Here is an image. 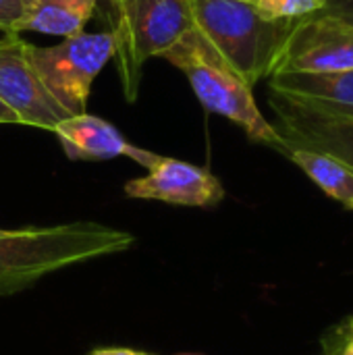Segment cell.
Instances as JSON below:
<instances>
[{
    "label": "cell",
    "mask_w": 353,
    "mask_h": 355,
    "mask_svg": "<svg viewBox=\"0 0 353 355\" xmlns=\"http://www.w3.org/2000/svg\"><path fill=\"white\" fill-rule=\"evenodd\" d=\"M0 100L15 110L21 125L46 131L71 116L40 81L29 58V42L19 33L0 40Z\"/></svg>",
    "instance_id": "cell-8"
},
{
    "label": "cell",
    "mask_w": 353,
    "mask_h": 355,
    "mask_svg": "<svg viewBox=\"0 0 353 355\" xmlns=\"http://www.w3.org/2000/svg\"><path fill=\"white\" fill-rule=\"evenodd\" d=\"M285 156L298 164L327 196L343 204V208L353 210V171L350 166L327 154L304 148H289Z\"/></svg>",
    "instance_id": "cell-13"
},
{
    "label": "cell",
    "mask_w": 353,
    "mask_h": 355,
    "mask_svg": "<svg viewBox=\"0 0 353 355\" xmlns=\"http://www.w3.org/2000/svg\"><path fill=\"white\" fill-rule=\"evenodd\" d=\"M114 40L117 73L123 94L133 102L139 94L144 64L164 56L191 27L189 0H106Z\"/></svg>",
    "instance_id": "cell-4"
},
{
    "label": "cell",
    "mask_w": 353,
    "mask_h": 355,
    "mask_svg": "<svg viewBox=\"0 0 353 355\" xmlns=\"http://www.w3.org/2000/svg\"><path fill=\"white\" fill-rule=\"evenodd\" d=\"M353 69V27L316 12L302 19L287 35L275 73H333Z\"/></svg>",
    "instance_id": "cell-6"
},
{
    "label": "cell",
    "mask_w": 353,
    "mask_h": 355,
    "mask_svg": "<svg viewBox=\"0 0 353 355\" xmlns=\"http://www.w3.org/2000/svg\"><path fill=\"white\" fill-rule=\"evenodd\" d=\"M135 243L127 231L100 223H67L0 231V295L23 291L60 268L121 254Z\"/></svg>",
    "instance_id": "cell-1"
},
{
    "label": "cell",
    "mask_w": 353,
    "mask_h": 355,
    "mask_svg": "<svg viewBox=\"0 0 353 355\" xmlns=\"http://www.w3.org/2000/svg\"><path fill=\"white\" fill-rule=\"evenodd\" d=\"M21 17L17 33L37 31L46 35L71 37L83 31L98 0H19Z\"/></svg>",
    "instance_id": "cell-12"
},
{
    "label": "cell",
    "mask_w": 353,
    "mask_h": 355,
    "mask_svg": "<svg viewBox=\"0 0 353 355\" xmlns=\"http://www.w3.org/2000/svg\"><path fill=\"white\" fill-rule=\"evenodd\" d=\"M268 85L270 92L353 119V69L333 73H275Z\"/></svg>",
    "instance_id": "cell-11"
},
{
    "label": "cell",
    "mask_w": 353,
    "mask_h": 355,
    "mask_svg": "<svg viewBox=\"0 0 353 355\" xmlns=\"http://www.w3.org/2000/svg\"><path fill=\"white\" fill-rule=\"evenodd\" d=\"M337 329H341L343 333H350V335H353V314L352 316H347V318H345Z\"/></svg>",
    "instance_id": "cell-19"
},
{
    "label": "cell",
    "mask_w": 353,
    "mask_h": 355,
    "mask_svg": "<svg viewBox=\"0 0 353 355\" xmlns=\"http://www.w3.org/2000/svg\"><path fill=\"white\" fill-rule=\"evenodd\" d=\"M254 4L270 21L306 19L325 8V0H254Z\"/></svg>",
    "instance_id": "cell-14"
},
{
    "label": "cell",
    "mask_w": 353,
    "mask_h": 355,
    "mask_svg": "<svg viewBox=\"0 0 353 355\" xmlns=\"http://www.w3.org/2000/svg\"><path fill=\"white\" fill-rule=\"evenodd\" d=\"M320 12L335 17L353 27V0H325V8Z\"/></svg>",
    "instance_id": "cell-16"
},
{
    "label": "cell",
    "mask_w": 353,
    "mask_h": 355,
    "mask_svg": "<svg viewBox=\"0 0 353 355\" xmlns=\"http://www.w3.org/2000/svg\"><path fill=\"white\" fill-rule=\"evenodd\" d=\"M189 2L193 29L250 87L270 77L287 35L302 21H270L248 0Z\"/></svg>",
    "instance_id": "cell-2"
},
{
    "label": "cell",
    "mask_w": 353,
    "mask_h": 355,
    "mask_svg": "<svg viewBox=\"0 0 353 355\" xmlns=\"http://www.w3.org/2000/svg\"><path fill=\"white\" fill-rule=\"evenodd\" d=\"M189 81L193 94L214 114L239 125L256 144L285 152V141L260 112L252 87L191 27L164 56Z\"/></svg>",
    "instance_id": "cell-3"
},
{
    "label": "cell",
    "mask_w": 353,
    "mask_h": 355,
    "mask_svg": "<svg viewBox=\"0 0 353 355\" xmlns=\"http://www.w3.org/2000/svg\"><path fill=\"white\" fill-rule=\"evenodd\" d=\"M52 133L58 137L64 154L71 160H110L117 156H127L150 168L158 158V154L131 146L108 121L87 112L60 121Z\"/></svg>",
    "instance_id": "cell-10"
},
{
    "label": "cell",
    "mask_w": 353,
    "mask_h": 355,
    "mask_svg": "<svg viewBox=\"0 0 353 355\" xmlns=\"http://www.w3.org/2000/svg\"><path fill=\"white\" fill-rule=\"evenodd\" d=\"M0 125H21V121L15 114V110L8 108L2 100H0Z\"/></svg>",
    "instance_id": "cell-18"
},
{
    "label": "cell",
    "mask_w": 353,
    "mask_h": 355,
    "mask_svg": "<svg viewBox=\"0 0 353 355\" xmlns=\"http://www.w3.org/2000/svg\"><path fill=\"white\" fill-rule=\"evenodd\" d=\"M177 355H200V354H177Z\"/></svg>",
    "instance_id": "cell-20"
},
{
    "label": "cell",
    "mask_w": 353,
    "mask_h": 355,
    "mask_svg": "<svg viewBox=\"0 0 353 355\" xmlns=\"http://www.w3.org/2000/svg\"><path fill=\"white\" fill-rule=\"evenodd\" d=\"M0 231H2V229H0Z\"/></svg>",
    "instance_id": "cell-22"
},
{
    "label": "cell",
    "mask_w": 353,
    "mask_h": 355,
    "mask_svg": "<svg viewBox=\"0 0 353 355\" xmlns=\"http://www.w3.org/2000/svg\"><path fill=\"white\" fill-rule=\"evenodd\" d=\"M268 102L279 119L275 129L285 141V152L289 148L320 152L353 171V119L277 92H270Z\"/></svg>",
    "instance_id": "cell-7"
},
{
    "label": "cell",
    "mask_w": 353,
    "mask_h": 355,
    "mask_svg": "<svg viewBox=\"0 0 353 355\" xmlns=\"http://www.w3.org/2000/svg\"><path fill=\"white\" fill-rule=\"evenodd\" d=\"M21 17V4L19 0H0V31L4 33H17V23Z\"/></svg>",
    "instance_id": "cell-15"
},
{
    "label": "cell",
    "mask_w": 353,
    "mask_h": 355,
    "mask_svg": "<svg viewBox=\"0 0 353 355\" xmlns=\"http://www.w3.org/2000/svg\"><path fill=\"white\" fill-rule=\"evenodd\" d=\"M248 2H254V0H248Z\"/></svg>",
    "instance_id": "cell-21"
},
{
    "label": "cell",
    "mask_w": 353,
    "mask_h": 355,
    "mask_svg": "<svg viewBox=\"0 0 353 355\" xmlns=\"http://www.w3.org/2000/svg\"><path fill=\"white\" fill-rule=\"evenodd\" d=\"M112 54L114 40L108 31H81L54 46L29 44V58L40 81L71 116L85 112L92 83Z\"/></svg>",
    "instance_id": "cell-5"
},
{
    "label": "cell",
    "mask_w": 353,
    "mask_h": 355,
    "mask_svg": "<svg viewBox=\"0 0 353 355\" xmlns=\"http://www.w3.org/2000/svg\"><path fill=\"white\" fill-rule=\"evenodd\" d=\"M89 355H154V354H146V352H137V349H127V347H100V349H94Z\"/></svg>",
    "instance_id": "cell-17"
},
{
    "label": "cell",
    "mask_w": 353,
    "mask_h": 355,
    "mask_svg": "<svg viewBox=\"0 0 353 355\" xmlns=\"http://www.w3.org/2000/svg\"><path fill=\"white\" fill-rule=\"evenodd\" d=\"M125 193L135 200H158L173 206L210 208L223 202V183L202 166L158 156L146 177L125 183Z\"/></svg>",
    "instance_id": "cell-9"
}]
</instances>
